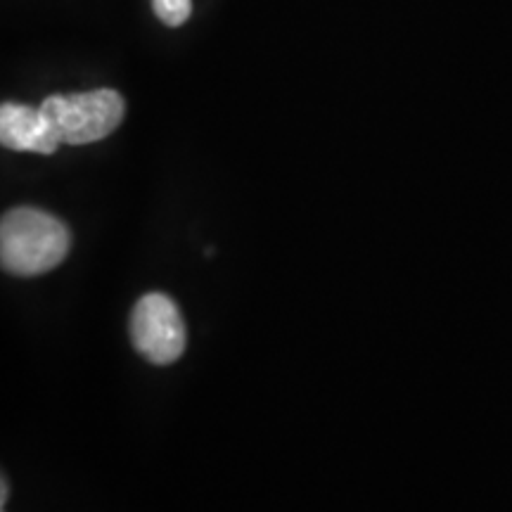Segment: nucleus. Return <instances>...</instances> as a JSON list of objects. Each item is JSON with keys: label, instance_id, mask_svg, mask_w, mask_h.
<instances>
[{"label": "nucleus", "instance_id": "f257e3e1", "mask_svg": "<svg viewBox=\"0 0 512 512\" xmlns=\"http://www.w3.org/2000/svg\"><path fill=\"white\" fill-rule=\"evenodd\" d=\"M72 233L57 216L34 207L12 209L0 223V261L5 273L34 278L67 259Z\"/></svg>", "mask_w": 512, "mask_h": 512}, {"label": "nucleus", "instance_id": "f03ea898", "mask_svg": "<svg viewBox=\"0 0 512 512\" xmlns=\"http://www.w3.org/2000/svg\"><path fill=\"white\" fill-rule=\"evenodd\" d=\"M41 112L53 126L60 143L88 145L107 138L121 124L126 102L117 91L76 93V95H50L43 100Z\"/></svg>", "mask_w": 512, "mask_h": 512}, {"label": "nucleus", "instance_id": "7ed1b4c3", "mask_svg": "<svg viewBox=\"0 0 512 512\" xmlns=\"http://www.w3.org/2000/svg\"><path fill=\"white\" fill-rule=\"evenodd\" d=\"M128 337L143 358L171 366L185 351V323L174 299L164 292L143 294L128 318Z\"/></svg>", "mask_w": 512, "mask_h": 512}, {"label": "nucleus", "instance_id": "20e7f679", "mask_svg": "<svg viewBox=\"0 0 512 512\" xmlns=\"http://www.w3.org/2000/svg\"><path fill=\"white\" fill-rule=\"evenodd\" d=\"M0 143L10 150L38 155H53L62 145L41 107L34 110L17 102H5L0 107Z\"/></svg>", "mask_w": 512, "mask_h": 512}, {"label": "nucleus", "instance_id": "39448f33", "mask_svg": "<svg viewBox=\"0 0 512 512\" xmlns=\"http://www.w3.org/2000/svg\"><path fill=\"white\" fill-rule=\"evenodd\" d=\"M157 17L162 19L166 27H181L188 22L192 3L190 0H152Z\"/></svg>", "mask_w": 512, "mask_h": 512}]
</instances>
